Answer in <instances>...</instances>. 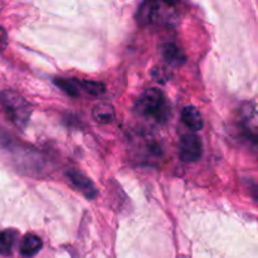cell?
<instances>
[{
    "mask_svg": "<svg viewBox=\"0 0 258 258\" xmlns=\"http://www.w3.org/2000/svg\"><path fill=\"white\" fill-rule=\"evenodd\" d=\"M8 47V33L4 28L0 25V53Z\"/></svg>",
    "mask_w": 258,
    "mask_h": 258,
    "instance_id": "obj_14",
    "label": "cell"
},
{
    "mask_svg": "<svg viewBox=\"0 0 258 258\" xmlns=\"http://www.w3.org/2000/svg\"><path fill=\"white\" fill-rule=\"evenodd\" d=\"M181 120H183L184 125L191 131H199L203 128L204 122L203 117H202L201 112L194 106H186L181 111Z\"/></svg>",
    "mask_w": 258,
    "mask_h": 258,
    "instance_id": "obj_9",
    "label": "cell"
},
{
    "mask_svg": "<svg viewBox=\"0 0 258 258\" xmlns=\"http://www.w3.org/2000/svg\"><path fill=\"white\" fill-rule=\"evenodd\" d=\"M19 232L17 229H3L0 231V256L9 257L13 253Z\"/></svg>",
    "mask_w": 258,
    "mask_h": 258,
    "instance_id": "obj_10",
    "label": "cell"
},
{
    "mask_svg": "<svg viewBox=\"0 0 258 258\" xmlns=\"http://www.w3.org/2000/svg\"><path fill=\"white\" fill-rule=\"evenodd\" d=\"M161 57L169 66L178 67L186 62V55L175 42H165L160 45Z\"/></svg>",
    "mask_w": 258,
    "mask_h": 258,
    "instance_id": "obj_6",
    "label": "cell"
},
{
    "mask_svg": "<svg viewBox=\"0 0 258 258\" xmlns=\"http://www.w3.org/2000/svg\"><path fill=\"white\" fill-rule=\"evenodd\" d=\"M203 153V146L199 136L196 134H186L180 139L179 143V159L186 164L196 163L201 159Z\"/></svg>",
    "mask_w": 258,
    "mask_h": 258,
    "instance_id": "obj_4",
    "label": "cell"
},
{
    "mask_svg": "<svg viewBox=\"0 0 258 258\" xmlns=\"http://www.w3.org/2000/svg\"><path fill=\"white\" fill-rule=\"evenodd\" d=\"M43 248V242L35 234H27L24 238L22 239L19 246V252L23 257L32 258L35 254H38L40 252V249Z\"/></svg>",
    "mask_w": 258,
    "mask_h": 258,
    "instance_id": "obj_8",
    "label": "cell"
},
{
    "mask_svg": "<svg viewBox=\"0 0 258 258\" xmlns=\"http://www.w3.org/2000/svg\"><path fill=\"white\" fill-rule=\"evenodd\" d=\"M92 118L97 123H101V125L112 123L116 120L115 108L107 102L97 103L92 108Z\"/></svg>",
    "mask_w": 258,
    "mask_h": 258,
    "instance_id": "obj_7",
    "label": "cell"
},
{
    "mask_svg": "<svg viewBox=\"0 0 258 258\" xmlns=\"http://www.w3.org/2000/svg\"><path fill=\"white\" fill-rule=\"evenodd\" d=\"M151 76H153V77L160 83H165L166 81L169 80L168 71H166L165 68H161V67L153 68V71H151Z\"/></svg>",
    "mask_w": 258,
    "mask_h": 258,
    "instance_id": "obj_13",
    "label": "cell"
},
{
    "mask_svg": "<svg viewBox=\"0 0 258 258\" xmlns=\"http://www.w3.org/2000/svg\"><path fill=\"white\" fill-rule=\"evenodd\" d=\"M0 105L8 120L20 131H24L29 123L33 107L20 93L4 90L0 92Z\"/></svg>",
    "mask_w": 258,
    "mask_h": 258,
    "instance_id": "obj_3",
    "label": "cell"
},
{
    "mask_svg": "<svg viewBox=\"0 0 258 258\" xmlns=\"http://www.w3.org/2000/svg\"><path fill=\"white\" fill-rule=\"evenodd\" d=\"M66 176L70 180V183L72 184L73 188L80 191L83 197H86L87 199H91V201L97 198L98 190L95 186V184L85 174L81 173L80 170H77V169H70V170L66 171Z\"/></svg>",
    "mask_w": 258,
    "mask_h": 258,
    "instance_id": "obj_5",
    "label": "cell"
},
{
    "mask_svg": "<svg viewBox=\"0 0 258 258\" xmlns=\"http://www.w3.org/2000/svg\"><path fill=\"white\" fill-rule=\"evenodd\" d=\"M136 111L148 121L164 125L169 121L171 107L166 96L158 88H149L136 102Z\"/></svg>",
    "mask_w": 258,
    "mask_h": 258,
    "instance_id": "obj_2",
    "label": "cell"
},
{
    "mask_svg": "<svg viewBox=\"0 0 258 258\" xmlns=\"http://www.w3.org/2000/svg\"><path fill=\"white\" fill-rule=\"evenodd\" d=\"M78 83H80L81 91H85L91 96H102L106 93L105 83L98 82V81L78 80Z\"/></svg>",
    "mask_w": 258,
    "mask_h": 258,
    "instance_id": "obj_12",
    "label": "cell"
},
{
    "mask_svg": "<svg viewBox=\"0 0 258 258\" xmlns=\"http://www.w3.org/2000/svg\"><path fill=\"white\" fill-rule=\"evenodd\" d=\"M54 85L58 86L70 97H78L81 95L80 83L76 78H55Z\"/></svg>",
    "mask_w": 258,
    "mask_h": 258,
    "instance_id": "obj_11",
    "label": "cell"
},
{
    "mask_svg": "<svg viewBox=\"0 0 258 258\" xmlns=\"http://www.w3.org/2000/svg\"><path fill=\"white\" fill-rule=\"evenodd\" d=\"M136 18L143 25L175 27L180 20V13L175 3L150 0L141 3L136 13Z\"/></svg>",
    "mask_w": 258,
    "mask_h": 258,
    "instance_id": "obj_1",
    "label": "cell"
}]
</instances>
